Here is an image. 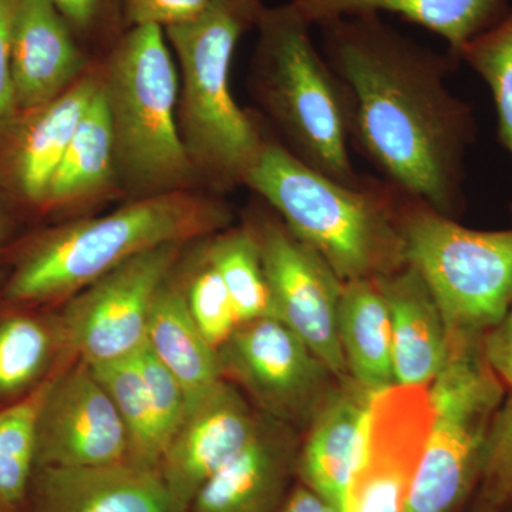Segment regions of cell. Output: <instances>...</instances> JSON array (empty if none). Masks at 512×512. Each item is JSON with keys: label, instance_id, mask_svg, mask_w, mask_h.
I'll return each instance as SVG.
<instances>
[{"label": "cell", "instance_id": "27", "mask_svg": "<svg viewBox=\"0 0 512 512\" xmlns=\"http://www.w3.org/2000/svg\"><path fill=\"white\" fill-rule=\"evenodd\" d=\"M50 382L40 383L26 399L0 410V508L12 510L25 500L36 467L37 426Z\"/></svg>", "mask_w": 512, "mask_h": 512}, {"label": "cell", "instance_id": "33", "mask_svg": "<svg viewBox=\"0 0 512 512\" xmlns=\"http://www.w3.org/2000/svg\"><path fill=\"white\" fill-rule=\"evenodd\" d=\"M212 0H123L128 25H156L167 29L204 12Z\"/></svg>", "mask_w": 512, "mask_h": 512}, {"label": "cell", "instance_id": "31", "mask_svg": "<svg viewBox=\"0 0 512 512\" xmlns=\"http://www.w3.org/2000/svg\"><path fill=\"white\" fill-rule=\"evenodd\" d=\"M137 360L153 403L158 429L167 448L188 412L187 394L180 380L151 352L147 343L138 350Z\"/></svg>", "mask_w": 512, "mask_h": 512}, {"label": "cell", "instance_id": "11", "mask_svg": "<svg viewBox=\"0 0 512 512\" xmlns=\"http://www.w3.org/2000/svg\"><path fill=\"white\" fill-rule=\"evenodd\" d=\"M248 225L258 241L275 318L291 328L339 382L349 379L339 338L343 282L278 214H256Z\"/></svg>", "mask_w": 512, "mask_h": 512}, {"label": "cell", "instance_id": "36", "mask_svg": "<svg viewBox=\"0 0 512 512\" xmlns=\"http://www.w3.org/2000/svg\"><path fill=\"white\" fill-rule=\"evenodd\" d=\"M484 355L495 375L512 386V305L483 343Z\"/></svg>", "mask_w": 512, "mask_h": 512}, {"label": "cell", "instance_id": "15", "mask_svg": "<svg viewBox=\"0 0 512 512\" xmlns=\"http://www.w3.org/2000/svg\"><path fill=\"white\" fill-rule=\"evenodd\" d=\"M86 56L52 0H18L12 29V70L18 110L55 100L82 76Z\"/></svg>", "mask_w": 512, "mask_h": 512}, {"label": "cell", "instance_id": "17", "mask_svg": "<svg viewBox=\"0 0 512 512\" xmlns=\"http://www.w3.org/2000/svg\"><path fill=\"white\" fill-rule=\"evenodd\" d=\"M286 424L266 417L254 439L195 495L190 512H278L296 467Z\"/></svg>", "mask_w": 512, "mask_h": 512}, {"label": "cell", "instance_id": "26", "mask_svg": "<svg viewBox=\"0 0 512 512\" xmlns=\"http://www.w3.org/2000/svg\"><path fill=\"white\" fill-rule=\"evenodd\" d=\"M207 254L227 286L239 322L275 318L258 241L249 225L220 235Z\"/></svg>", "mask_w": 512, "mask_h": 512}, {"label": "cell", "instance_id": "35", "mask_svg": "<svg viewBox=\"0 0 512 512\" xmlns=\"http://www.w3.org/2000/svg\"><path fill=\"white\" fill-rule=\"evenodd\" d=\"M16 2L18 0H0V133L18 110L12 70V29Z\"/></svg>", "mask_w": 512, "mask_h": 512}, {"label": "cell", "instance_id": "20", "mask_svg": "<svg viewBox=\"0 0 512 512\" xmlns=\"http://www.w3.org/2000/svg\"><path fill=\"white\" fill-rule=\"evenodd\" d=\"M286 5L312 28L348 16L393 13L440 36L457 62L468 42L504 18L512 0H288Z\"/></svg>", "mask_w": 512, "mask_h": 512}, {"label": "cell", "instance_id": "9", "mask_svg": "<svg viewBox=\"0 0 512 512\" xmlns=\"http://www.w3.org/2000/svg\"><path fill=\"white\" fill-rule=\"evenodd\" d=\"M183 245H165L124 262L70 299L56 320L62 345L89 366L136 355L151 311Z\"/></svg>", "mask_w": 512, "mask_h": 512}, {"label": "cell", "instance_id": "28", "mask_svg": "<svg viewBox=\"0 0 512 512\" xmlns=\"http://www.w3.org/2000/svg\"><path fill=\"white\" fill-rule=\"evenodd\" d=\"M57 322L13 315L0 320V396L23 392L45 373L56 346Z\"/></svg>", "mask_w": 512, "mask_h": 512}, {"label": "cell", "instance_id": "6", "mask_svg": "<svg viewBox=\"0 0 512 512\" xmlns=\"http://www.w3.org/2000/svg\"><path fill=\"white\" fill-rule=\"evenodd\" d=\"M103 76L117 170L151 194L183 190L197 168L181 136L180 77L164 29L131 26L113 46Z\"/></svg>", "mask_w": 512, "mask_h": 512}, {"label": "cell", "instance_id": "19", "mask_svg": "<svg viewBox=\"0 0 512 512\" xmlns=\"http://www.w3.org/2000/svg\"><path fill=\"white\" fill-rule=\"evenodd\" d=\"M379 284L390 313L396 384L429 387L448 352V330L439 303L409 264L380 278Z\"/></svg>", "mask_w": 512, "mask_h": 512}, {"label": "cell", "instance_id": "39", "mask_svg": "<svg viewBox=\"0 0 512 512\" xmlns=\"http://www.w3.org/2000/svg\"><path fill=\"white\" fill-rule=\"evenodd\" d=\"M3 232H5V217H3L2 207H0V244H2Z\"/></svg>", "mask_w": 512, "mask_h": 512}, {"label": "cell", "instance_id": "29", "mask_svg": "<svg viewBox=\"0 0 512 512\" xmlns=\"http://www.w3.org/2000/svg\"><path fill=\"white\" fill-rule=\"evenodd\" d=\"M484 80L497 111L498 140L512 161V6L503 19L468 42L457 56Z\"/></svg>", "mask_w": 512, "mask_h": 512}, {"label": "cell", "instance_id": "7", "mask_svg": "<svg viewBox=\"0 0 512 512\" xmlns=\"http://www.w3.org/2000/svg\"><path fill=\"white\" fill-rule=\"evenodd\" d=\"M402 232L407 264L439 303L448 333L478 336L512 305V228L478 231L404 194Z\"/></svg>", "mask_w": 512, "mask_h": 512}, {"label": "cell", "instance_id": "30", "mask_svg": "<svg viewBox=\"0 0 512 512\" xmlns=\"http://www.w3.org/2000/svg\"><path fill=\"white\" fill-rule=\"evenodd\" d=\"M185 302L195 325L212 348L220 350L241 325L220 272L207 251L183 282Z\"/></svg>", "mask_w": 512, "mask_h": 512}, {"label": "cell", "instance_id": "12", "mask_svg": "<svg viewBox=\"0 0 512 512\" xmlns=\"http://www.w3.org/2000/svg\"><path fill=\"white\" fill-rule=\"evenodd\" d=\"M431 423L429 387L393 384L373 393L342 512H404Z\"/></svg>", "mask_w": 512, "mask_h": 512}, {"label": "cell", "instance_id": "40", "mask_svg": "<svg viewBox=\"0 0 512 512\" xmlns=\"http://www.w3.org/2000/svg\"><path fill=\"white\" fill-rule=\"evenodd\" d=\"M510 211H511V217H512V201H511V205H510Z\"/></svg>", "mask_w": 512, "mask_h": 512}, {"label": "cell", "instance_id": "3", "mask_svg": "<svg viewBox=\"0 0 512 512\" xmlns=\"http://www.w3.org/2000/svg\"><path fill=\"white\" fill-rule=\"evenodd\" d=\"M231 220L224 202L204 195L184 190L147 195L40 239L13 272L6 298L30 303L76 295L144 252L207 237Z\"/></svg>", "mask_w": 512, "mask_h": 512}, {"label": "cell", "instance_id": "25", "mask_svg": "<svg viewBox=\"0 0 512 512\" xmlns=\"http://www.w3.org/2000/svg\"><path fill=\"white\" fill-rule=\"evenodd\" d=\"M137 353L126 359L90 367L110 394L126 426L130 440L128 461L158 470L165 446L150 394L138 366Z\"/></svg>", "mask_w": 512, "mask_h": 512}, {"label": "cell", "instance_id": "4", "mask_svg": "<svg viewBox=\"0 0 512 512\" xmlns=\"http://www.w3.org/2000/svg\"><path fill=\"white\" fill-rule=\"evenodd\" d=\"M264 8V0H212L200 15L164 29L180 67L181 136L195 168L220 188L244 185L265 143L231 89L239 40Z\"/></svg>", "mask_w": 512, "mask_h": 512}, {"label": "cell", "instance_id": "23", "mask_svg": "<svg viewBox=\"0 0 512 512\" xmlns=\"http://www.w3.org/2000/svg\"><path fill=\"white\" fill-rule=\"evenodd\" d=\"M339 338L356 383L372 393L396 384L390 313L379 279L343 282Z\"/></svg>", "mask_w": 512, "mask_h": 512}, {"label": "cell", "instance_id": "32", "mask_svg": "<svg viewBox=\"0 0 512 512\" xmlns=\"http://www.w3.org/2000/svg\"><path fill=\"white\" fill-rule=\"evenodd\" d=\"M481 471L487 483L488 500L495 505L512 504V399L495 414Z\"/></svg>", "mask_w": 512, "mask_h": 512}, {"label": "cell", "instance_id": "22", "mask_svg": "<svg viewBox=\"0 0 512 512\" xmlns=\"http://www.w3.org/2000/svg\"><path fill=\"white\" fill-rule=\"evenodd\" d=\"M147 345L183 384L188 407L224 379L218 350L195 325L185 302L183 284L171 276L154 301Z\"/></svg>", "mask_w": 512, "mask_h": 512}, {"label": "cell", "instance_id": "16", "mask_svg": "<svg viewBox=\"0 0 512 512\" xmlns=\"http://www.w3.org/2000/svg\"><path fill=\"white\" fill-rule=\"evenodd\" d=\"M37 512H181L156 468L121 461L39 468Z\"/></svg>", "mask_w": 512, "mask_h": 512}, {"label": "cell", "instance_id": "38", "mask_svg": "<svg viewBox=\"0 0 512 512\" xmlns=\"http://www.w3.org/2000/svg\"><path fill=\"white\" fill-rule=\"evenodd\" d=\"M495 507H497V505H495L493 501H490L487 498V500H485V504L481 505V507L477 508V510L474 512H495Z\"/></svg>", "mask_w": 512, "mask_h": 512}, {"label": "cell", "instance_id": "8", "mask_svg": "<svg viewBox=\"0 0 512 512\" xmlns=\"http://www.w3.org/2000/svg\"><path fill=\"white\" fill-rule=\"evenodd\" d=\"M477 339L448 333L446 362L429 386V441L404 512H453L483 470L503 389Z\"/></svg>", "mask_w": 512, "mask_h": 512}, {"label": "cell", "instance_id": "18", "mask_svg": "<svg viewBox=\"0 0 512 512\" xmlns=\"http://www.w3.org/2000/svg\"><path fill=\"white\" fill-rule=\"evenodd\" d=\"M373 393L352 377L336 384L309 423L296 460L303 485L342 511Z\"/></svg>", "mask_w": 512, "mask_h": 512}, {"label": "cell", "instance_id": "2", "mask_svg": "<svg viewBox=\"0 0 512 512\" xmlns=\"http://www.w3.org/2000/svg\"><path fill=\"white\" fill-rule=\"evenodd\" d=\"M244 185L342 282L386 278L407 264L406 192L384 178L365 175L356 185L340 183L303 164L278 138L266 136Z\"/></svg>", "mask_w": 512, "mask_h": 512}, {"label": "cell", "instance_id": "13", "mask_svg": "<svg viewBox=\"0 0 512 512\" xmlns=\"http://www.w3.org/2000/svg\"><path fill=\"white\" fill-rule=\"evenodd\" d=\"M130 457L116 404L92 367L80 362L53 377L40 410L36 467H92Z\"/></svg>", "mask_w": 512, "mask_h": 512}, {"label": "cell", "instance_id": "5", "mask_svg": "<svg viewBox=\"0 0 512 512\" xmlns=\"http://www.w3.org/2000/svg\"><path fill=\"white\" fill-rule=\"evenodd\" d=\"M252 89L281 131L286 150L318 173L356 185L345 90L313 43L311 29L288 5L265 6L256 22Z\"/></svg>", "mask_w": 512, "mask_h": 512}, {"label": "cell", "instance_id": "1", "mask_svg": "<svg viewBox=\"0 0 512 512\" xmlns=\"http://www.w3.org/2000/svg\"><path fill=\"white\" fill-rule=\"evenodd\" d=\"M319 29L323 56L345 90L352 147L384 180L457 220L478 128L473 107L448 87L456 60L376 13Z\"/></svg>", "mask_w": 512, "mask_h": 512}, {"label": "cell", "instance_id": "24", "mask_svg": "<svg viewBox=\"0 0 512 512\" xmlns=\"http://www.w3.org/2000/svg\"><path fill=\"white\" fill-rule=\"evenodd\" d=\"M117 171L116 138L103 87L74 131L53 175L46 202L69 204L103 190Z\"/></svg>", "mask_w": 512, "mask_h": 512}, {"label": "cell", "instance_id": "21", "mask_svg": "<svg viewBox=\"0 0 512 512\" xmlns=\"http://www.w3.org/2000/svg\"><path fill=\"white\" fill-rule=\"evenodd\" d=\"M99 87L100 79L82 77L55 100L33 110L13 157L16 185L26 200L46 202L53 175Z\"/></svg>", "mask_w": 512, "mask_h": 512}, {"label": "cell", "instance_id": "14", "mask_svg": "<svg viewBox=\"0 0 512 512\" xmlns=\"http://www.w3.org/2000/svg\"><path fill=\"white\" fill-rule=\"evenodd\" d=\"M261 423L237 387L225 379L188 407L158 467L178 510L190 512L202 485L247 447Z\"/></svg>", "mask_w": 512, "mask_h": 512}, {"label": "cell", "instance_id": "34", "mask_svg": "<svg viewBox=\"0 0 512 512\" xmlns=\"http://www.w3.org/2000/svg\"><path fill=\"white\" fill-rule=\"evenodd\" d=\"M74 35L89 36L106 28L113 16L124 19L123 0H52ZM126 20V19H124Z\"/></svg>", "mask_w": 512, "mask_h": 512}, {"label": "cell", "instance_id": "37", "mask_svg": "<svg viewBox=\"0 0 512 512\" xmlns=\"http://www.w3.org/2000/svg\"><path fill=\"white\" fill-rule=\"evenodd\" d=\"M278 512H342L306 485H299L285 498Z\"/></svg>", "mask_w": 512, "mask_h": 512}, {"label": "cell", "instance_id": "10", "mask_svg": "<svg viewBox=\"0 0 512 512\" xmlns=\"http://www.w3.org/2000/svg\"><path fill=\"white\" fill-rule=\"evenodd\" d=\"M222 377L241 386L269 419L311 423L339 380L282 320L241 323L218 350Z\"/></svg>", "mask_w": 512, "mask_h": 512}]
</instances>
